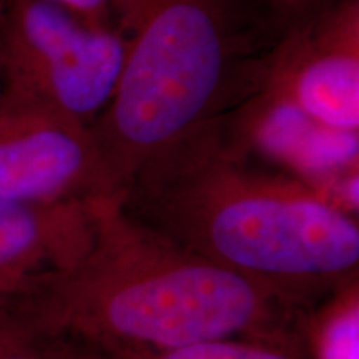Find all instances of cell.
Wrapping results in <instances>:
<instances>
[{"mask_svg":"<svg viewBox=\"0 0 359 359\" xmlns=\"http://www.w3.org/2000/svg\"><path fill=\"white\" fill-rule=\"evenodd\" d=\"M2 7H4V0H0V12H2Z\"/></svg>","mask_w":359,"mask_h":359,"instance_id":"16","label":"cell"},{"mask_svg":"<svg viewBox=\"0 0 359 359\" xmlns=\"http://www.w3.org/2000/svg\"><path fill=\"white\" fill-rule=\"evenodd\" d=\"M120 198L87 201L92 241L77 262L0 299L43 334L88 349L308 343L309 309L173 243Z\"/></svg>","mask_w":359,"mask_h":359,"instance_id":"1","label":"cell"},{"mask_svg":"<svg viewBox=\"0 0 359 359\" xmlns=\"http://www.w3.org/2000/svg\"><path fill=\"white\" fill-rule=\"evenodd\" d=\"M48 2L70 8V11L90 17V19L111 20V0H48Z\"/></svg>","mask_w":359,"mask_h":359,"instance_id":"13","label":"cell"},{"mask_svg":"<svg viewBox=\"0 0 359 359\" xmlns=\"http://www.w3.org/2000/svg\"><path fill=\"white\" fill-rule=\"evenodd\" d=\"M334 0H259V12L276 37L293 29Z\"/></svg>","mask_w":359,"mask_h":359,"instance_id":"12","label":"cell"},{"mask_svg":"<svg viewBox=\"0 0 359 359\" xmlns=\"http://www.w3.org/2000/svg\"><path fill=\"white\" fill-rule=\"evenodd\" d=\"M263 83L318 122L359 133V0H334L283 32Z\"/></svg>","mask_w":359,"mask_h":359,"instance_id":"6","label":"cell"},{"mask_svg":"<svg viewBox=\"0 0 359 359\" xmlns=\"http://www.w3.org/2000/svg\"><path fill=\"white\" fill-rule=\"evenodd\" d=\"M110 13L127 57L90 130L122 195L148 160L262 87L273 30L241 0H111Z\"/></svg>","mask_w":359,"mask_h":359,"instance_id":"3","label":"cell"},{"mask_svg":"<svg viewBox=\"0 0 359 359\" xmlns=\"http://www.w3.org/2000/svg\"><path fill=\"white\" fill-rule=\"evenodd\" d=\"M114 20H97L48 0H4L2 93L92 125L114 97L127 57Z\"/></svg>","mask_w":359,"mask_h":359,"instance_id":"4","label":"cell"},{"mask_svg":"<svg viewBox=\"0 0 359 359\" xmlns=\"http://www.w3.org/2000/svg\"><path fill=\"white\" fill-rule=\"evenodd\" d=\"M65 341L40 333L0 299V359H67Z\"/></svg>","mask_w":359,"mask_h":359,"instance_id":"11","label":"cell"},{"mask_svg":"<svg viewBox=\"0 0 359 359\" xmlns=\"http://www.w3.org/2000/svg\"><path fill=\"white\" fill-rule=\"evenodd\" d=\"M120 200L137 222L299 308L358 281L356 217L303 180L259 167L224 116L148 160Z\"/></svg>","mask_w":359,"mask_h":359,"instance_id":"2","label":"cell"},{"mask_svg":"<svg viewBox=\"0 0 359 359\" xmlns=\"http://www.w3.org/2000/svg\"><path fill=\"white\" fill-rule=\"evenodd\" d=\"M0 95H2V79H0Z\"/></svg>","mask_w":359,"mask_h":359,"instance_id":"15","label":"cell"},{"mask_svg":"<svg viewBox=\"0 0 359 359\" xmlns=\"http://www.w3.org/2000/svg\"><path fill=\"white\" fill-rule=\"evenodd\" d=\"M88 349V348H85ZM105 359H313L306 344L215 339L173 349H90Z\"/></svg>","mask_w":359,"mask_h":359,"instance_id":"10","label":"cell"},{"mask_svg":"<svg viewBox=\"0 0 359 359\" xmlns=\"http://www.w3.org/2000/svg\"><path fill=\"white\" fill-rule=\"evenodd\" d=\"M67 346H69V358L67 359H105V358H102L98 353L90 351V349L74 346V344H70V343H67Z\"/></svg>","mask_w":359,"mask_h":359,"instance_id":"14","label":"cell"},{"mask_svg":"<svg viewBox=\"0 0 359 359\" xmlns=\"http://www.w3.org/2000/svg\"><path fill=\"white\" fill-rule=\"evenodd\" d=\"M224 123L241 151L303 180L323 196L336 180L358 170V132L318 122L264 83L224 115Z\"/></svg>","mask_w":359,"mask_h":359,"instance_id":"7","label":"cell"},{"mask_svg":"<svg viewBox=\"0 0 359 359\" xmlns=\"http://www.w3.org/2000/svg\"><path fill=\"white\" fill-rule=\"evenodd\" d=\"M120 195L92 130L37 103L0 95V196L24 203H85Z\"/></svg>","mask_w":359,"mask_h":359,"instance_id":"5","label":"cell"},{"mask_svg":"<svg viewBox=\"0 0 359 359\" xmlns=\"http://www.w3.org/2000/svg\"><path fill=\"white\" fill-rule=\"evenodd\" d=\"M306 336L313 359H359V281L309 309Z\"/></svg>","mask_w":359,"mask_h":359,"instance_id":"9","label":"cell"},{"mask_svg":"<svg viewBox=\"0 0 359 359\" xmlns=\"http://www.w3.org/2000/svg\"><path fill=\"white\" fill-rule=\"evenodd\" d=\"M92 231L87 201L42 205L0 196V298L77 262Z\"/></svg>","mask_w":359,"mask_h":359,"instance_id":"8","label":"cell"}]
</instances>
